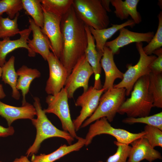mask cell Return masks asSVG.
I'll list each match as a JSON object with an SVG mask.
<instances>
[{"instance_id":"cell-1","label":"cell","mask_w":162,"mask_h":162,"mask_svg":"<svg viewBox=\"0 0 162 162\" xmlns=\"http://www.w3.org/2000/svg\"><path fill=\"white\" fill-rule=\"evenodd\" d=\"M61 29L62 51L59 60L68 76L84 55L88 44L85 25L77 16L72 6L62 17Z\"/></svg>"},{"instance_id":"cell-2","label":"cell","mask_w":162,"mask_h":162,"mask_svg":"<svg viewBox=\"0 0 162 162\" xmlns=\"http://www.w3.org/2000/svg\"><path fill=\"white\" fill-rule=\"evenodd\" d=\"M149 84V75L139 78L133 86L130 97L125 100L117 113L126 114L129 117L149 116L153 107V100L148 91Z\"/></svg>"},{"instance_id":"cell-3","label":"cell","mask_w":162,"mask_h":162,"mask_svg":"<svg viewBox=\"0 0 162 162\" xmlns=\"http://www.w3.org/2000/svg\"><path fill=\"white\" fill-rule=\"evenodd\" d=\"M33 105L36 110L37 117L31 120L36 128V135L33 144L27 151L26 156L28 157L36 154L41 143L49 138H62L65 139L69 145L72 144L74 138L68 132L57 128L52 124L42 109L40 100L38 97H34Z\"/></svg>"},{"instance_id":"cell-4","label":"cell","mask_w":162,"mask_h":162,"mask_svg":"<svg viewBox=\"0 0 162 162\" xmlns=\"http://www.w3.org/2000/svg\"><path fill=\"white\" fill-rule=\"evenodd\" d=\"M72 6L85 25L97 29L107 28L110 20L100 0H73Z\"/></svg>"},{"instance_id":"cell-5","label":"cell","mask_w":162,"mask_h":162,"mask_svg":"<svg viewBox=\"0 0 162 162\" xmlns=\"http://www.w3.org/2000/svg\"><path fill=\"white\" fill-rule=\"evenodd\" d=\"M126 96V90L123 88L113 87L105 91L100 98L96 110L83 122L81 128H85L102 117H105L109 122H112L125 100Z\"/></svg>"},{"instance_id":"cell-6","label":"cell","mask_w":162,"mask_h":162,"mask_svg":"<svg viewBox=\"0 0 162 162\" xmlns=\"http://www.w3.org/2000/svg\"><path fill=\"white\" fill-rule=\"evenodd\" d=\"M136 47L140 54L137 63L134 65H128V69L124 73L122 81L114 85L113 87L123 88L126 90V96H129L137 80L141 77L148 75L152 71L150 66L156 58L154 55H147L143 50L142 42L136 43Z\"/></svg>"},{"instance_id":"cell-7","label":"cell","mask_w":162,"mask_h":162,"mask_svg":"<svg viewBox=\"0 0 162 162\" xmlns=\"http://www.w3.org/2000/svg\"><path fill=\"white\" fill-rule=\"evenodd\" d=\"M68 98L64 88L55 95H48L46 99L48 106L44 110L46 113H52L56 115L61 121L63 130L69 133L74 138L77 139L78 136L71 118Z\"/></svg>"},{"instance_id":"cell-8","label":"cell","mask_w":162,"mask_h":162,"mask_svg":"<svg viewBox=\"0 0 162 162\" xmlns=\"http://www.w3.org/2000/svg\"><path fill=\"white\" fill-rule=\"evenodd\" d=\"M94 122L90 125L85 138L86 146L91 143L95 136L102 134L110 135L114 137L118 142L129 145L135 140L143 137L146 134L144 131L134 133L124 129L115 128L105 117H102Z\"/></svg>"},{"instance_id":"cell-9","label":"cell","mask_w":162,"mask_h":162,"mask_svg":"<svg viewBox=\"0 0 162 162\" xmlns=\"http://www.w3.org/2000/svg\"><path fill=\"white\" fill-rule=\"evenodd\" d=\"M93 74L85 54L78 61L67 79L64 88L68 98H73L75 91L80 87L83 88V92L86 91L89 88V79Z\"/></svg>"},{"instance_id":"cell-10","label":"cell","mask_w":162,"mask_h":162,"mask_svg":"<svg viewBox=\"0 0 162 162\" xmlns=\"http://www.w3.org/2000/svg\"><path fill=\"white\" fill-rule=\"evenodd\" d=\"M105 91L103 88L98 90L91 86L78 98L75 105L80 106L82 108L79 115L72 120L76 132L80 129L87 118L91 116L95 111L101 95Z\"/></svg>"},{"instance_id":"cell-11","label":"cell","mask_w":162,"mask_h":162,"mask_svg":"<svg viewBox=\"0 0 162 162\" xmlns=\"http://www.w3.org/2000/svg\"><path fill=\"white\" fill-rule=\"evenodd\" d=\"M46 61L49 76L45 90L48 95H55L64 88L68 76L67 71L59 59L50 52Z\"/></svg>"},{"instance_id":"cell-12","label":"cell","mask_w":162,"mask_h":162,"mask_svg":"<svg viewBox=\"0 0 162 162\" xmlns=\"http://www.w3.org/2000/svg\"><path fill=\"white\" fill-rule=\"evenodd\" d=\"M43 10L44 22L42 30L49 40L52 52L59 59L62 47L60 26L62 17L56 16L43 9Z\"/></svg>"},{"instance_id":"cell-13","label":"cell","mask_w":162,"mask_h":162,"mask_svg":"<svg viewBox=\"0 0 162 162\" xmlns=\"http://www.w3.org/2000/svg\"><path fill=\"white\" fill-rule=\"evenodd\" d=\"M119 31V35L116 38L107 41L105 45L111 50L113 55L118 54L121 48L132 43L144 42L148 44L154 34L153 32H135L125 27L120 29Z\"/></svg>"},{"instance_id":"cell-14","label":"cell","mask_w":162,"mask_h":162,"mask_svg":"<svg viewBox=\"0 0 162 162\" xmlns=\"http://www.w3.org/2000/svg\"><path fill=\"white\" fill-rule=\"evenodd\" d=\"M130 144L131 146L127 162H140L144 159L152 162L162 158L160 153L153 148L144 137L138 138Z\"/></svg>"},{"instance_id":"cell-15","label":"cell","mask_w":162,"mask_h":162,"mask_svg":"<svg viewBox=\"0 0 162 162\" xmlns=\"http://www.w3.org/2000/svg\"><path fill=\"white\" fill-rule=\"evenodd\" d=\"M29 28L32 33L33 38L27 41L28 47L35 53L40 54L45 60L47 59L52 50L51 44L47 36L43 32L41 28L38 26L33 20L29 18Z\"/></svg>"},{"instance_id":"cell-16","label":"cell","mask_w":162,"mask_h":162,"mask_svg":"<svg viewBox=\"0 0 162 162\" xmlns=\"http://www.w3.org/2000/svg\"><path fill=\"white\" fill-rule=\"evenodd\" d=\"M85 28L87 36L88 44L85 54L94 74V82L93 87L99 90L102 88L100 76L101 72L100 60L103 53L97 51L94 39L90 32L89 27L85 25Z\"/></svg>"},{"instance_id":"cell-17","label":"cell","mask_w":162,"mask_h":162,"mask_svg":"<svg viewBox=\"0 0 162 162\" xmlns=\"http://www.w3.org/2000/svg\"><path fill=\"white\" fill-rule=\"evenodd\" d=\"M31 32V30L28 28L20 31L19 33L20 36L18 39L11 40L9 38L2 40L0 39V66L1 67L6 62V58L7 55L19 48L26 49L29 57L35 56L36 54L31 50L27 44V41Z\"/></svg>"},{"instance_id":"cell-18","label":"cell","mask_w":162,"mask_h":162,"mask_svg":"<svg viewBox=\"0 0 162 162\" xmlns=\"http://www.w3.org/2000/svg\"><path fill=\"white\" fill-rule=\"evenodd\" d=\"M36 115L34 105L26 102L22 106L17 107L5 104L0 101V116L7 121L9 126L15 121L22 119L32 120Z\"/></svg>"},{"instance_id":"cell-19","label":"cell","mask_w":162,"mask_h":162,"mask_svg":"<svg viewBox=\"0 0 162 162\" xmlns=\"http://www.w3.org/2000/svg\"><path fill=\"white\" fill-rule=\"evenodd\" d=\"M113 55L111 50L105 46L100 60L101 66L105 74V81L102 87L105 92L113 88L116 79L122 80L123 76L124 73L118 69L114 62Z\"/></svg>"},{"instance_id":"cell-20","label":"cell","mask_w":162,"mask_h":162,"mask_svg":"<svg viewBox=\"0 0 162 162\" xmlns=\"http://www.w3.org/2000/svg\"><path fill=\"white\" fill-rule=\"evenodd\" d=\"M77 141L73 144L68 146L61 145L53 152L48 154H41L39 155L32 156V162H54L64 156L74 151L80 150L86 143L85 138L78 136Z\"/></svg>"},{"instance_id":"cell-21","label":"cell","mask_w":162,"mask_h":162,"mask_svg":"<svg viewBox=\"0 0 162 162\" xmlns=\"http://www.w3.org/2000/svg\"><path fill=\"white\" fill-rule=\"evenodd\" d=\"M139 0H111L110 3L115 8L114 13L121 20L127 19L130 16L135 23L139 24L142 18L137 9Z\"/></svg>"},{"instance_id":"cell-22","label":"cell","mask_w":162,"mask_h":162,"mask_svg":"<svg viewBox=\"0 0 162 162\" xmlns=\"http://www.w3.org/2000/svg\"><path fill=\"white\" fill-rule=\"evenodd\" d=\"M135 23L132 20H129L120 24H112L109 28L97 29L89 27L90 32L95 42L96 49L100 53H103L107 40L121 28L129 26L133 27Z\"/></svg>"},{"instance_id":"cell-23","label":"cell","mask_w":162,"mask_h":162,"mask_svg":"<svg viewBox=\"0 0 162 162\" xmlns=\"http://www.w3.org/2000/svg\"><path fill=\"white\" fill-rule=\"evenodd\" d=\"M19 78L17 79L16 88L21 91L22 95V104L23 105L27 102L26 96L28 93L30 84L33 80L39 77L40 73L36 69L32 68L23 65L16 71Z\"/></svg>"},{"instance_id":"cell-24","label":"cell","mask_w":162,"mask_h":162,"mask_svg":"<svg viewBox=\"0 0 162 162\" xmlns=\"http://www.w3.org/2000/svg\"><path fill=\"white\" fill-rule=\"evenodd\" d=\"M15 58L12 56L2 67V80L9 85L12 89V96L14 99H19L20 94L16 88L18 75L14 68Z\"/></svg>"},{"instance_id":"cell-25","label":"cell","mask_w":162,"mask_h":162,"mask_svg":"<svg viewBox=\"0 0 162 162\" xmlns=\"http://www.w3.org/2000/svg\"><path fill=\"white\" fill-rule=\"evenodd\" d=\"M73 0H40L42 9L57 16L62 17L72 6Z\"/></svg>"},{"instance_id":"cell-26","label":"cell","mask_w":162,"mask_h":162,"mask_svg":"<svg viewBox=\"0 0 162 162\" xmlns=\"http://www.w3.org/2000/svg\"><path fill=\"white\" fill-rule=\"evenodd\" d=\"M148 90L153 100V107L162 108V74L151 72L149 74Z\"/></svg>"},{"instance_id":"cell-27","label":"cell","mask_w":162,"mask_h":162,"mask_svg":"<svg viewBox=\"0 0 162 162\" xmlns=\"http://www.w3.org/2000/svg\"><path fill=\"white\" fill-rule=\"evenodd\" d=\"M23 9L41 28L44 22L43 11L40 0H22Z\"/></svg>"},{"instance_id":"cell-28","label":"cell","mask_w":162,"mask_h":162,"mask_svg":"<svg viewBox=\"0 0 162 162\" xmlns=\"http://www.w3.org/2000/svg\"><path fill=\"white\" fill-rule=\"evenodd\" d=\"M19 13L13 19L0 16V39L10 38L19 34L17 20Z\"/></svg>"},{"instance_id":"cell-29","label":"cell","mask_w":162,"mask_h":162,"mask_svg":"<svg viewBox=\"0 0 162 162\" xmlns=\"http://www.w3.org/2000/svg\"><path fill=\"white\" fill-rule=\"evenodd\" d=\"M122 122L130 124L136 123L145 124L156 127L162 130V112L152 116L140 117H127L123 119Z\"/></svg>"},{"instance_id":"cell-30","label":"cell","mask_w":162,"mask_h":162,"mask_svg":"<svg viewBox=\"0 0 162 162\" xmlns=\"http://www.w3.org/2000/svg\"><path fill=\"white\" fill-rule=\"evenodd\" d=\"M158 24L156 32L153 38L146 46L143 47L145 53L151 55L155 50L162 46V12L160 11L158 16Z\"/></svg>"},{"instance_id":"cell-31","label":"cell","mask_w":162,"mask_h":162,"mask_svg":"<svg viewBox=\"0 0 162 162\" xmlns=\"http://www.w3.org/2000/svg\"><path fill=\"white\" fill-rule=\"evenodd\" d=\"M23 9L22 0H0V16L5 13L8 17L13 19Z\"/></svg>"},{"instance_id":"cell-32","label":"cell","mask_w":162,"mask_h":162,"mask_svg":"<svg viewBox=\"0 0 162 162\" xmlns=\"http://www.w3.org/2000/svg\"><path fill=\"white\" fill-rule=\"evenodd\" d=\"M114 143L117 147L116 151L108 158L106 162H127L131 146L116 141H115ZM96 162H104L100 160Z\"/></svg>"},{"instance_id":"cell-33","label":"cell","mask_w":162,"mask_h":162,"mask_svg":"<svg viewBox=\"0 0 162 162\" xmlns=\"http://www.w3.org/2000/svg\"><path fill=\"white\" fill-rule=\"evenodd\" d=\"M144 131L146 134L142 137L147 140L153 148L162 147V130L156 127L146 125Z\"/></svg>"},{"instance_id":"cell-34","label":"cell","mask_w":162,"mask_h":162,"mask_svg":"<svg viewBox=\"0 0 162 162\" xmlns=\"http://www.w3.org/2000/svg\"><path fill=\"white\" fill-rule=\"evenodd\" d=\"M157 56L151 64L150 67L151 72L162 74V48H160L153 52Z\"/></svg>"},{"instance_id":"cell-35","label":"cell","mask_w":162,"mask_h":162,"mask_svg":"<svg viewBox=\"0 0 162 162\" xmlns=\"http://www.w3.org/2000/svg\"><path fill=\"white\" fill-rule=\"evenodd\" d=\"M14 132V130L13 127L10 126L5 128L0 125V137L12 135Z\"/></svg>"},{"instance_id":"cell-36","label":"cell","mask_w":162,"mask_h":162,"mask_svg":"<svg viewBox=\"0 0 162 162\" xmlns=\"http://www.w3.org/2000/svg\"><path fill=\"white\" fill-rule=\"evenodd\" d=\"M101 4L107 12H110L111 10L110 8L111 0H100Z\"/></svg>"},{"instance_id":"cell-37","label":"cell","mask_w":162,"mask_h":162,"mask_svg":"<svg viewBox=\"0 0 162 162\" xmlns=\"http://www.w3.org/2000/svg\"><path fill=\"white\" fill-rule=\"evenodd\" d=\"M12 162H32L30 161L28 157L22 156L20 158H16Z\"/></svg>"},{"instance_id":"cell-38","label":"cell","mask_w":162,"mask_h":162,"mask_svg":"<svg viewBox=\"0 0 162 162\" xmlns=\"http://www.w3.org/2000/svg\"><path fill=\"white\" fill-rule=\"evenodd\" d=\"M2 85L0 84V99L4 98L6 96Z\"/></svg>"},{"instance_id":"cell-39","label":"cell","mask_w":162,"mask_h":162,"mask_svg":"<svg viewBox=\"0 0 162 162\" xmlns=\"http://www.w3.org/2000/svg\"><path fill=\"white\" fill-rule=\"evenodd\" d=\"M2 67L0 66V78L2 76Z\"/></svg>"},{"instance_id":"cell-40","label":"cell","mask_w":162,"mask_h":162,"mask_svg":"<svg viewBox=\"0 0 162 162\" xmlns=\"http://www.w3.org/2000/svg\"><path fill=\"white\" fill-rule=\"evenodd\" d=\"M161 2L162 0H159L158 3V5L160 7V8L161 7V4H162V3H161Z\"/></svg>"},{"instance_id":"cell-41","label":"cell","mask_w":162,"mask_h":162,"mask_svg":"<svg viewBox=\"0 0 162 162\" xmlns=\"http://www.w3.org/2000/svg\"><path fill=\"white\" fill-rule=\"evenodd\" d=\"M0 162H2V161H0Z\"/></svg>"}]
</instances>
